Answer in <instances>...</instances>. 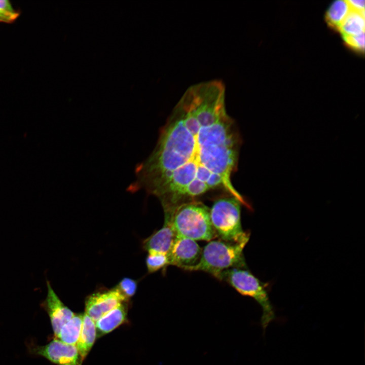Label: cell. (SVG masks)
Returning <instances> with one entry per match:
<instances>
[{"label":"cell","instance_id":"cell-1","mask_svg":"<svg viewBox=\"0 0 365 365\" xmlns=\"http://www.w3.org/2000/svg\"><path fill=\"white\" fill-rule=\"evenodd\" d=\"M225 99L221 80L189 87L160 130L152 152L136 166L130 191L143 189L156 196L164 214L217 189L251 209L231 180L241 138Z\"/></svg>","mask_w":365,"mask_h":365},{"label":"cell","instance_id":"cell-2","mask_svg":"<svg viewBox=\"0 0 365 365\" xmlns=\"http://www.w3.org/2000/svg\"><path fill=\"white\" fill-rule=\"evenodd\" d=\"M176 237L210 241L215 237L210 209L203 203L194 201L180 205L169 215Z\"/></svg>","mask_w":365,"mask_h":365},{"label":"cell","instance_id":"cell-3","mask_svg":"<svg viewBox=\"0 0 365 365\" xmlns=\"http://www.w3.org/2000/svg\"><path fill=\"white\" fill-rule=\"evenodd\" d=\"M247 243L211 240L202 250L198 262L188 271H203L216 277L225 270L245 268L243 251Z\"/></svg>","mask_w":365,"mask_h":365},{"label":"cell","instance_id":"cell-4","mask_svg":"<svg viewBox=\"0 0 365 365\" xmlns=\"http://www.w3.org/2000/svg\"><path fill=\"white\" fill-rule=\"evenodd\" d=\"M241 203L230 196L216 200L210 209V217L216 237L230 242H247L249 233L241 223Z\"/></svg>","mask_w":365,"mask_h":365},{"label":"cell","instance_id":"cell-5","mask_svg":"<svg viewBox=\"0 0 365 365\" xmlns=\"http://www.w3.org/2000/svg\"><path fill=\"white\" fill-rule=\"evenodd\" d=\"M216 278L227 282L241 295L252 297L261 305V324L264 330L275 319V312L265 285L246 267L225 270Z\"/></svg>","mask_w":365,"mask_h":365},{"label":"cell","instance_id":"cell-6","mask_svg":"<svg viewBox=\"0 0 365 365\" xmlns=\"http://www.w3.org/2000/svg\"><path fill=\"white\" fill-rule=\"evenodd\" d=\"M33 353L57 365H82L84 360L76 345L66 344L57 338L46 345L37 346Z\"/></svg>","mask_w":365,"mask_h":365},{"label":"cell","instance_id":"cell-7","mask_svg":"<svg viewBox=\"0 0 365 365\" xmlns=\"http://www.w3.org/2000/svg\"><path fill=\"white\" fill-rule=\"evenodd\" d=\"M201 252L202 249L196 241L176 237L168 253L169 265L189 270L198 262Z\"/></svg>","mask_w":365,"mask_h":365},{"label":"cell","instance_id":"cell-8","mask_svg":"<svg viewBox=\"0 0 365 365\" xmlns=\"http://www.w3.org/2000/svg\"><path fill=\"white\" fill-rule=\"evenodd\" d=\"M127 300L116 287L95 293L86 299L85 313L95 322L103 315Z\"/></svg>","mask_w":365,"mask_h":365},{"label":"cell","instance_id":"cell-9","mask_svg":"<svg viewBox=\"0 0 365 365\" xmlns=\"http://www.w3.org/2000/svg\"><path fill=\"white\" fill-rule=\"evenodd\" d=\"M47 285V295L42 305L48 314L54 336L56 338L62 326L72 317L75 313L62 302L48 281Z\"/></svg>","mask_w":365,"mask_h":365},{"label":"cell","instance_id":"cell-10","mask_svg":"<svg viewBox=\"0 0 365 365\" xmlns=\"http://www.w3.org/2000/svg\"><path fill=\"white\" fill-rule=\"evenodd\" d=\"M176 237L170 220L165 217L163 227L143 241V247L147 251L168 254Z\"/></svg>","mask_w":365,"mask_h":365},{"label":"cell","instance_id":"cell-11","mask_svg":"<svg viewBox=\"0 0 365 365\" xmlns=\"http://www.w3.org/2000/svg\"><path fill=\"white\" fill-rule=\"evenodd\" d=\"M123 303L103 315L95 322L96 331H98L101 334H107L115 329L125 321L127 308Z\"/></svg>","mask_w":365,"mask_h":365},{"label":"cell","instance_id":"cell-12","mask_svg":"<svg viewBox=\"0 0 365 365\" xmlns=\"http://www.w3.org/2000/svg\"><path fill=\"white\" fill-rule=\"evenodd\" d=\"M96 333L95 322L85 313L80 335L76 345L83 359L91 350L95 342Z\"/></svg>","mask_w":365,"mask_h":365},{"label":"cell","instance_id":"cell-13","mask_svg":"<svg viewBox=\"0 0 365 365\" xmlns=\"http://www.w3.org/2000/svg\"><path fill=\"white\" fill-rule=\"evenodd\" d=\"M83 314H75L61 328L56 338L70 345H76L79 339L83 323Z\"/></svg>","mask_w":365,"mask_h":365},{"label":"cell","instance_id":"cell-14","mask_svg":"<svg viewBox=\"0 0 365 365\" xmlns=\"http://www.w3.org/2000/svg\"><path fill=\"white\" fill-rule=\"evenodd\" d=\"M364 12L350 11L340 25L338 31L343 36L353 35L364 32Z\"/></svg>","mask_w":365,"mask_h":365},{"label":"cell","instance_id":"cell-15","mask_svg":"<svg viewBox=\"0 0 365 365\" xmlns=\"http://www.w3.org/2000/svg\"><path fill=\"white\" fill-rule=\"evenodd\" d=\"M350 11L347 1H336L331 4L326 12V22L330 27L338 30L340 25Z\"/></svg>","mask_w":365,"mask_h":365},{"label":"cell","instance_id":"cell-16","mask_svg":"<svg viewBox=\"0 0 365 365\" xmlns=\"http://www.w3.org/2000/svg\"><path fill=\"white\" fill-rule=\"evenodd\" d=\"M148 252L146 265L149 273L155 272L169 265L167 254L152 251Z\"/></svg>","mask_w":365,"mask_h":365},{"label":"cell","instance_id":"cell-17","mask_svg":"<svg viewBox=\"0 0 365 365\" xmlns=\"http://www.w3.org/2000/svg\"><path fill=\"white\" fill-rule=\"evenodd\" d=\"M115 287L126 299L128 300L135 294L137 288V282L130 278L125 277Z\"/></svg>","mask_w":365,"mask_h":365},{"label":"cell","instance_id":"cell-18","mask_svg":"<svg viewBox=\"0 0 365 365\" xmlns=\"http://www.w3.org/2000/svg\"><path fill=\"white\" fill-rule=\"evenodd\" d=\"M345 43L352 49L363 52L364 50V32L353 35L343 36Z\"/></svg>","mask_w":365,"mask_h":365},{"label":"cell","instance_id":"cell-19","mask_svg":"<svg viewBox=\"0 0 365 365\" xmlns=\"http://www.w3.org/2000/svg\"><path fill=\"white\" fill-rule=\"evenodd\" d=\"M351 11L358 12H364V0H348L347 1Z\"/></svg>","mask_w":365,"mask_h":365},{"label":"cell","instance_id":"cell-20","mask_svg":"<svg viewBox=\"0 0 365 365\" xmlns=\"http://www.w3.org/2000/svg\"><path fill=\"white\" fill-rule=\"evenodd\" d=\"M0 11L13 15L18 14L14 11L10 2L7 0H0Z\"/></svg>","mask_w":365,"mask_h":365},{"label":"cell","instance_id":"cell-21","mask_svg":"<svg viewBox=\"0 0 365 365\" xmlns=\"http://www.w3.org/2000/svg\"><path fill=\"white\" fill-rule=\"evenodd\" d=\"M18 14L13 15L0 11V21L10 22L15 20Z\"/></svg>","mask_w":365,"mask_h":365}]
</instances>
